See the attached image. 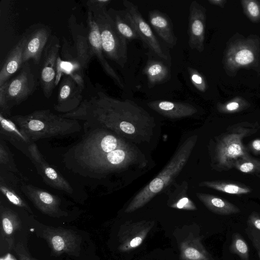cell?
Returning a JSON list of instances; mask_svg holds the SVG:
<instances>
[{"label": "cell", "mask_w": 260, "mask_h": 260, "mask_svg": "<svg viewBox=\"0 0 260 260\" xmlns=\"http://www.w3.org/2000/svg\"><path fill=\"white\" fill-rule=\"evenodd\" d=\"M81 139L64 154L66 168L89 179L102 180L138 162V152L122 137L103 128L84 129Z\"/></svg>", "instance_id": "obj_1"}, {"label": "cell", "mask_w": 260, "mask_h": 260, "mask_svg": "<svg viewBox=\"0 0 260 260\" xmlns=\"http://www.w3.org/2000/svg\"><path fill=\"white\" fill-rule=\"evenodd\" d=\"M61 116L82 120L84 129L103 128L135 142L148 140L155 126L153 117L134 101L118 100L103 91L85 99L75 110Z\"/></svg>", "instance_id": "obj_2"}, {"label": "cell", "mask_w": 260, "mask_h": 260, "mask_svg": "<svg viewBox=\"0 0 260 260\" xmlns=\"http://www.w3.org/2000/svg\"><path fill=\"white\" fill-rule=\"evenodd\" d=\"M11 119L35 142L39 140L68 136L80 131L79 121L63 117L49 110H37Z\"/></svg>", "instance_id": "obj_3"}, {"label": "cell", "mask_w": 260, "mask_h": 260, "mask_svg": "<svg viewBox=\"0 0 260 260\" xmlns=\"http://www.w3.org/2000/svg\"><path fill=\"white\" fill-rule=\"evenodd\" d=\"M197 141V136L187 138L161 171L134 197L124 212L129 213L142 208L169 186L185 166Z\"/></svg>", "instance_id": "obj_4"}, {"label": "cell", "mask_w": 260, "mask_h": 260, "mask_svg": "<svg viewBox=\"0 0 260 260\" xmlns=\"http://www.w3.org/2000/svg\"><path fill=\"white\" fill-rule=\"evenodd\" d=\"M222 63L226 74L231 77L242 68L253 70L260 75V37L235 34L226 42Z\"/></svg>", "instance_id": "obj_5"}, {"label": "cell", "mask_w": 260, "mask_h": 260, "mask_svg": "<svg viewBox=\"0 0 260 260\" xmlns=\"http://www.w3.org/2000/svg\"><path fill=\"white\" fill-rule=\"evenodd\" d=\"M89 11L91 12L99 27L105 55L123 68L128 58L127 40L118 31L108 13L107 7Z\"/></svg>", "instance_id": "obj_6"}, {"label": "cell", "mask_w": 260, "mask_h": 260, "mask_svg": "<svg viewBox=\"0 0 260 260\" xmlns=\"http://www.w3.org/2000/svg\"><path fill=\"white\" fill-rule=\"evenodd\" d=\"M251 133L249 128L238 127L220 139L215 150L216 160L219 168L231 169L239 159L250 156L242 140Z\"/></svg>", "instance_id": "obj_7"}, {"label": "cell", "mask_w": 260, "mask_h": 260, "mask_svg": "<svg viewBox=\"0 0 260 260\" xmlns=\"http://www.w3.org/2000/svg\"><path fill=\"white\" fill-rule=\"evenodd\" d=\"M7 105L11 109L26 100L36 88V81L28 62L23 63L20 73L2 86Z\"/></svg>", "instance_id": "obj_8"}, {"label": "cell", "mask_w": 260, "mask_h": 260, "mask_svg": "<svg viewBox=\"0 0 260 260\" xmlns=\"http://www.w3.org/2000/svg\"><path fill=\"white\" fill-rule=\"evenodd\" d=\"M60 45L58 38L51 36L43 54L40 74L41 86L44 95L49 98L55 86L57 61Z\"/></svg>", "instance_id": "obj_9"}, {"label": "cell", "mask_w": 260, "mask_h": 260, "mask_svg": "<svg viewBox=\"0 0 260 260\" xmlns=\"http://www.w3.org/2000/svg\"><path fill=\"white\" fill-rule=\"evenodd\" d=\"M123 5L131 17L140 39L156 56L164 60H170L169 53L164 49L149 25L143 17L138 6L127 0H124Z\"/></svg>", "instance_id": "obj_10"}, {"label": "cell", "mask_w": 260, "mask_h": 260, "mask_svg": "<svg viewBox=\"0 0 260 260\" xmlns=\"http://www.w3.org/2000/svg\"><path fill=\"white\" fill-rule=\"evenodd\" d=\"M21 189L36 208L44 214L53 217L67 216L61 208V201L56 196L31 184H21Z\"/></svg>", "instance_id": "obj_11"}, {"label": "cell", "mask_w": 260, "mask_h": 260, "mask_svg": "<svg viewBox=\"0 0 260 260\" xmlns=\"http://www.w3.org/2000/svg\"><path fill=\"white\" fill-rule=\"evenodd\" d=\"M29 152L30 160L38 173L48 185L69 194L73 193L74 190L71 184L58 171L47 162L35 143L30 147Z\"/></svg>", "instance_id": "obj_12"}, {"label": "cell", "mask_w": 260, "mask_h": 260, "mask_svg": "<svg viewBox=\"0 0 260 260\" xmlns=\"http://www.w3.org/2000/svg\"><path fill=\"white\" fill-rule=\"evenodd\" d=\"M154 224L152 220L127 221L122 224L118 236V249L121 252L129 251L142 244Z\"/></svg>", "instance_id": "obj_13"}, {"label": "cell", "mask_w": 260, "mask_h": 260, "mask_svg": "<svg viewBox=\"0 0 260 260\" xmlns=\"http://www.w3.org/2000/svg\"><path fill=\"white\" fill-rule=\"evenodd\" d=\"M43 236L56 254H75L80 251L81 237L73 231L48 227L44 230Z\"/></svg>", "instance_id": "obj_14"}, {"label": "cell", "mask_w": 260, "mask_h": 260, "mask_svg": "<svg viewBox=\"0 0 260 260\" xmlns=\"http://www.w3.org/2000/svg\"><path fill=\"white\" fill-rule=\"evenodd\" d=\"M188 17V45L192 50L200 52L204 49L206 22L205 8L196 1L191 2Z\"/></svg>", "instance_id": "obj_15"}, {"label": "cell", "mask_w": 260, "mask_h": 260, "mask_svg": "<svg viewBox=\"0 0 260 260\" xmlns=\"http://www.w3.org/2000/svg\"><path fill=\"white\" fill-rule=\"evenodd\" d=\"M87 23L88 39L93 56L96 57L105 73L112 79L114 83L121 89H123L124 84L122 79L106 59L99 27L91 12L89 11Z\"/></svg>", "instance_id": "obj_16"}, {"label": "cell", "mask_w": 260, "mask_h": 260, "mask_svg": "<svg viewBox=\"0 0 260 260\" xmlns=\"http://www.w3.org/2000/svg\"><path fill=\"white\" fill-rule=\"evenodd\" d=\"M82 90L72 78L65 76L59 85L54 110L64 114L75 110L83 101Z\"/></svg>", "instance_id": "obj_17"}, {"label": "cell", "mask_w": 260, "mask_h": 260, "mask_svg": "<svg viewBox=\"0 0 260 260\" xmlns=\"http://www.w3.org/2000/svg\"><path fill=\"white\" fill-rule=\"evenodd\" d=\"M0 138L8 141L29 159V148L35 143L12 119L0 113Z\"/></svg>", "instance_id": "obj_18"}, {"label": "cell", "mask_w": 260, "mask_h": 260, "mask_svg": "<svg viewBox=\"0 0 260 260\" xmlns=\"http://www.w3.org/2000/svg\"><path fill=\"white\" fill-rule=\"evenodd\" d=\"M50 30L41 25L28 33V38L23 53V64L32 59L39 64L42 58L44 50L50 38Z\"/></svg>", "instance_id": "obj_19"}, {"label": "cell", "mask_w": 260, "mask_h": 260, "mask_svg": "<svg viewBox=\"0 0 260 260\" xmlns=\"http://www.w3.org/2000/svg\"><path fill=\"white\" fill-rule=\"evenodd\" d=\"M22 181L14 174L0 170V190L7 199L14 205L32 213V211L24 199L21 189Z\"/></svg>", "instance_id": "obj_20"}, {"label": "cell", "mask_w": 260, "mask_h": 260, "mask_svg": "<svg viewBox=\"0 0 260 260\" xmlns=\"http://www.w3.org/2000/svg\"><path fill=\"white\" fill-rule=\"evenodd\" d=\"M0 240L1 246L8 250L14 247V236L20 230L21 222L17 214L11 209L1 205Z\"/></svg>", "instance_id": "obj_21"}, {"label": "cell", "mask_w": 260, "mask_h": 260, "mask_svg": "<svg viewBox=\"0 0 260 260\" xmlns=\"http://www.w3.org/2000/svg\"><path fill=\"white\" fill-rule=\"evenodd\" d=\"M74 16L69 19L70 29L74 41L73 48L77 57L82 69L88 68L89 63L93 56L89 45L88 35L84 33L82 25L76 23Z\"/></svg>", "instance_id": "obj_22"}, {"label": "cell", "mask_w": 260, "mask_h": 260, "mask_svg": "<svg viewBox=\"0 0 260 260\" xmlns=\"http://www.w3.org/2000/svg\"><path fill=\"white\" fill-rule=\"evenodd\" d=\"M147 105L159 114L172 119L191 116L197 112L194 106L186 103L156 100L149 102Z\"/></svg>", "instance_id": "obj_23"}, {"label": "cell", "mask_w": 260, "mask_h": 260, "mask_svg": "<svg viewBox=\"0 0 260 260\" xmlns=\"http://www.w3.org/2000/svg\"><path fill=\"white\" fill-rule=\"evenodd\" d=\"M28 38V32L24 34L17 44L9 51L2 64L0 71V86L8 81L23 64V53Z\"/></svg>", "instance_id": "obj_24"}, {"label": "cell", "mask_w": 260, "mask_h": 260, "mask_svg": "<svg viewBox=\"0 0 260 260\" xmlns=\"http://www.w3.org/2000/svg\"><path fill=\"white\" fill-rule=\"evenodd\" d=\"M149 21L159 37L170 47L173 48L177 43L172 21L166 14L154 10L149 12Z\"/></svg>", "instance_id": "obj_25"}, {"label": "cell", "mask_w": 260, "mask_h": 260, "mask_svg": "<svg viewBox=\"0 0 260 260\" xmlns=\"http://www.w3.org/2000/svg\"><path fill=\"white\" fill-rule=\"evenodd\" d=\"M180 260H214L206 250L199 236L190 233L179 246Z\"/></svg>", "instance_id": "obj_26"}, {"label": "cell", "mask_w": 260, "mask_h": 260, "mask_svg": "<svg viewBox=\"0 0 260 260\" xmlns=\"http://www.w3.org/2000/svg\"><path fill=\"white\" fill-rule=\"evenodd\" d=\"M107 12L118 31L127 40H141L134 23L125 9L117 10L110 8Z\"/></svg>", "instance_id": "obj_27"}, {"label": "cell", "mask_w": 260, "mask_h": 260, "mask_svg": "<svg viewBox=\"0 0 260 260\" xmlns=\"http://www.w3.org/2000/svg\"><path fill=\"white\" fill-rule=\"evenodd\" d=\"M196 195L209 210L215 214L229 215L240 212L237 206L218 197L202 192H197Z\"/></svg>", "instance_id": "obj_28"}, {"label": "cell", "mask_w": 260, "mask_h": 260, "mask_svg": "<svg viewBox=\"0 0 260 260\" xmlns=\"http://www.w3.org/2000/svg\"><path fill=\"white\" fill-rule=\"evenodd\" d=\"M143 73L147 77L150 87L166 82L170 77L168 67L161 61L156 60H149L143 70Z\"/></svg>", "instance_id": "obj_29"}, {"label": "cell", "mask_w": 260, "mask_h": 260, "mask_svg": "<svg viewBox=\"0 0 260 260\" xmlns=\"http://www.w3.org/2000/svg\"><path fill=\"white\" fill-rule=\"evenodd\" d=\"M188 186L186 181L175 185V189L169 194L168 202L170 207L191 211L197 209L194 203L187 196Z\"/></svg>", "instance_id": "obj_30"}, {"label": "cell", "mask_w": 260, "mask_h": 260, "mask_svg": "<svg viewBox=\"0 0 260 260\" xmlns=\"http://www.w3.org/2000/svg\"><path fill=\"white\" fill-rule=\"evenodd\" d=\"M199 185L224 193L236 195L247 194L252 191L249 187L245 184L225 180L204 181L200 182Z\"/></svg>", "instance_id": "obj_31"}, {"label": "cell", "mask_w": 260, "mask_h": 260, "mask_svg": "<svg viewBox=\"0 0 260 260\" xmlns=\"http://www.w3.org/2000/svg\"><path fill=\"white\" fill-rule=\"evenodd\" d=\"M0 170L12 173L23 181L27 180L17 168L13 154L7 146L6 141L1 138Z\"/></svg>", "instance_id": "obj_32"}, {"label": "cell", "mask_w": 260, "mask_h": 260, "mask_svg": "<svg viewBox=\"0 0 260 260\" xmlns=\"http://www.w3.org/2000/svg\"><path fill=\"white\" fill-rule=\"evenodd\" d=\"M249 106V104L244 99L237 97L223 104L218 103V111L221 113H234L240 112Z\"/></svg>", "instance_id": "obj_33"}, {"label": "cell", "mask_w": 260, "mask_h": 260, "mask_svg": "<svg viewBox=\"0 0 260 260\" xmlns=\"http://www.w3.org/2000/svg\"><path fill=\"white\" fill-rule=\"evenodd\" d=\"M230 250L232 253L238 255L242 260H249L248 246L244 239L238 233L233 235Z\"/></svg>", "instance_id": "obj_34"}, {"label": "cell", "mask_w": 260, "mask_h": 260, "mask_svg": "<svg viewBox=\"0 0 260 260\" xmlns=\"http://www.w3.org/2000/svg\"><path fill=\"white\" fill-rule=\"evenodd\" d=\"M234 168L245 174L260 173V159L251 158L240 159L235 163Z\"/></svg>", "instance_id": "obj_35"}, {"label": "cell", "mask_w": 260, "mask_h": 260, "mask_svg": "<svg viewBox=\"0 0 260 260\" xmlns=\"http://www.w3.org/2000/svg\"><path fill=\"white\" fill-rule=\"evenodd\" d=\"M241 4L244 13L251 22L256 23L260 21V1L242 0Z\"/></svg>", "instance_id": "obj_36"}, {"label": "cell", "mask_w": 260, "mask_h": 260, "mask_svg": "<svg viewBox=\"0 0 260 260\" xmlns=\"http://www.w3.org/2000/svg\"><path fill=\"white\" fill-rule=\"evenodd\" d=\"M190 79L193 85L200 91L205 92L207 87L206 80L203 75L196 70L188 68Z\"/></svg>", "instance_id": "obj_37"}, {"label": "cell", "mask_w": 260, "mask_h": 260, "mask_svg": "<svg viewBox=\"0 0 260 260\" xmlns=\"http://www.w3.org/2000/svg\"><path fill=\"white\" fill-rule=\"evenodd\" d=\"M245 231L256 250H260V231L249 225Z\"/></svg>", "instance_id": "obj_38"}, {"label": "cell", "mask_w": 260, "mask_h": 260, "mask_svg": "<svg viewBox=\"0 0 260 260\" xmlns=\"http://www.w3.org/2000/svg\"><path fill=\"white\" fill-rule=\"evenodd\" d=\"M0 110L4 115H10V109L6 102L4 88L0 86Z\"/></svg>", "instance_id": "obj_39"}, {"label": "cell", "mask_w": 260, "mask_h": 260, "mask_svg": "<svg viewBox=\"0 0 260 260\" xmlns=\"http://www.w3.org/2000/svg\"><path fill=\"white\" fill-rule=\"evenodd\" d=\"M247 224L260 231V214L253 212L249 215Z\"/></svg>", "instance_id": "obj_40"}, {"label": "cell", "mask_w": 260, "mask_h": 260, "mask_svg": "<svg viewBox=\"0 0 260 260\" xmlns=\"http://www.w3.org/2000/svg\"><path fill=\"white\" fill-rule=\"evenodd\" d=\"M15 250L19 260H33V258L28 254L21 245L17 244Z\"/></svg>", "instance_id": "obj_41"}, {"label": "cell", "mask_w": 260, "mask_h": 260, "mask_svg": "<svg viewBox=\"0 0 260 260\" xmlns=\"http://www.w3.org/2000/svg\"><path fill=\"white\" fill-rule=\"evenodd\" d=\"M249 148L254 154H260V139H256L251 141Z\"/></svg>", "instance_id": "obj_42"}, {"label": "cell", "mask_w": 260, "mask_h": 260, "mask_svg": "<svg viewBox=\"0 0 260 260\" xmlns=\"http://www.w3.org/2000/svg\"><path fill=\"white\" fill-rule=\"evenodd\" d=\"M211 5L218 6L223 8L224 7L226 0H209L208 1Z\"/></svg>", "instance_id": "obj_43"}, {"label": "cell", "mask_w": 260, "mask_h": 260, "mask_svg": "<svg viewBox=\"0 0 260 260\" xmlns=\"http://www.w3.org/2000/svg\"><path fill=\"white\" fill-rule=\"evenodd\" d=\"M257 254H258V257L260 259V250H257Z\"/></svg>", "instance_id": "obj_44"}, {"label": "cell", "mask_w": 260, "mask_h": 260, "mask_svg": "<svg viewBox=\"0 0 260 260\" xmlns=\"http://www.w3.org/2000/svg\"><path fill=\"white\" fill-rule=\"evenodd\" d=\"M33 260H37V259H35L33 258Z\"/></svg>", "instance_id": "obj_45"}, {"label": "cell", "mask_w": 260, "mask_h": 260, "mask_svg": "<svg viewBox=\"0 0 260 260\" xmlns=\"http://www.w3.org/2000/svg\"><path fill=\"white\" fill-rule=\"evenodd\" d=\"M259 177H260V175L259 176Z\"/></svg>", "instance_id": "obj_46"}]
</instances>
